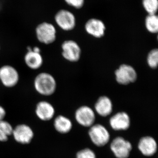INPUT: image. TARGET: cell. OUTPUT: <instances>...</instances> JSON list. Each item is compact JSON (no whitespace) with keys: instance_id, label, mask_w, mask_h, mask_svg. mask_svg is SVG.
<instances>
[{"instance_id":"cell-15","label":"cell","mask_w":158,"mask_h":158,"mask_svg":"<svg viewBox=\"0 0 158 158\" xmlns=\"http://www.w3.org/2000/svg\"><path fill=\"white\" fill-rule=\"evenodd\" d=\"M138 148L141 153L146 156H152L157 150V144L154 138L150 136L142 137L139 140Z\"/></svg>"},{"instance_id":"cell-8","label":"cell","mask_w":158,"mask_h":158,"mask_svg":"<svg viewBox=\"0 0 158 158\" xmlns=\"http://www.w3.org/2000/svg\"><path fill=\"white\" fill-rule=\"evenodd\" d=\"M76 120L85 127H90L95 121V112L88 106H83L78 108L75 113Z\"/></svg>"},{"instance_id":"cell-23","label":"cell","mask_w":158,"mask_h":158,"mask_svg":"<svg viewBox=\"0 0 158 158\" xmlns=\"http://www.w3.org/2000/svg\"><path fill=\"white\" fill-rule=\"evenodd\" d=\"M67 4L76 9H80L84 6L85 0H65Z\"/></svg>"},{"instance_id":"cell-13","label":"cell","mask_w":158,"mask_h":158,"mask_svg":"<svg viewBox=\"0 0 158 158\" xmlns=\"http://www.w3.org/2000/svg\"><path fill=\"white\" fill-rule=\"evenodd\" d=\"M55 112L53 106L46 101L39 102L35 108L36 116L42 121H48L52 119Z\"/></svg>"},{"instance_id":"cell-19","label":"cell","mask_w":158,"mask_h":158,"mask_svg":"<svg viewBox=\"0 0 158 158\" xmlns=\"http://www.w3.org/2000/svg\"><path fill=\"white\" fill-rule=\"evenodd\" d=\"M145 27L147 31L152 34L158 31V17L156 14H148L145 21Z\"/></svg>"},{"instance_id":"cell-11","label":"cell","mask_w":158,"mask_h":158,"mask_svg":"<svg viewBox=\"0 0 158 158\" xmlns=\"http://www.w3.org/2000/svg\"><path fill=\"white\" fill-rule=\"evenodd\" d=\"M55 20L57 25L64 31H71L75 27V17L72 13L68 10L59 11L56 14Z\"/></svg>"},{"instance_id":"cell-21","label":"cell","mask_w":158,"mask_h":158,"mask_svg":"<svg viewBox=\"0 0 158 158\" xmlns=\"http://www.w3.org/2000/svg\"><path fill=\"white\" fill-rule=\"evenodd\" d=\"M142 5L148 14H156L158 9V0H143Z\"/></svg>"},{"instance_id":"cell-10","label":"cell","mask_w":158,"mask_h":158,"mask_svg":"<svg viewBox=\"0 0 158 158\" xmlns=\"http://www.w3.org/2000/svg\"><path fill=\"white\" fill-rule=\"evenodd\" d=\"M12 135L18 143L27 144H30L33 140L34 132L28 125L20 124L13 128Z\"/></svg>"},{"instance_id":"cell-7","label":"cell","mask_w":158,"mask_h":158,"mask_svg":"<svg viewBox=\"0 0 158 158\" xmlns=\"http://www.w3.org/2000/svg\"><path fill=\"white\" fill-rule=\"evenodd\" d=\"M110 148L117 158H128L132 148L131 142L121 137L114 138L110 144Z\"/></svg>"},{"instance_id":"cell-6","label":"cell","mask_w":158,"mask_h":158,"mask_svg":"<svg viewBox=\"0 0 158 158\" xmlns=\"http://www.w3.org/2000/svg\"><path fill=\"white\" fill-rule=\"evenodd\" d=\"M62 57L72 62H78L81 55V49L77 43L73 40H67L62 43Z\"/></svg>"},{"instance_id":"cell-20","label":"cell","mask_w":158,"mask_h":158,"mask_svg":"<svg viewBox=\"0 0 158 158\" xmlns=\"http://www.w3.org/2000/svg\"><path fill=\"white\" fill-rule=\"evenodd\" d=\"M147 62L148 66L152 69L157 68L158 65V50L153 49L148 55Z\"/></svg>"},{"instance_id":"cell-9","label":"cell","mask_w":158,"mask_h":158,"mask_svg":"<svg viewBox=\"0 0 158 158\" xmlns=\"http://www.w3.org/2000/svg\"><path fill=\"white\" fill-rule=\"evenodd\" d=\"M24 56V62L28 68L33 70L39 69L43 64V58L38 47H29Z\"/></svg>"},{"instance_id":"cell-4","label":"cell","mask_w":158,"mask_h":158,"mask_svg":"<svg viewBox=\"0 0 158 158\" xmlns=\"http://www.w3.org/2000/svg\"><path fill=\"white\" fill-rule=\"evenodd\" d=\"M37 39L45 44L53 43L56 38V28L52 24L43 23L37 26L36 29Z\"/></svg>"},{"instance_id":"cell-18","label":"cell","mask_w":158,"mask_h":158,"mask_svg":"<svg viewBox=\"0 0 158 158\" xmlns=\"http://www.w3.org/2000/svg\"><path fill=\"white\" fill-rule=\"evenodd\" d=\"M13 128L8 121L2 120L0 121V142L8 141L9 136L12 135Z\"/></svg>"},{"instance_id":"cell-14","label":"cell","mask_w":158,"mask_h":158,"mask_svg":"<svg viewBox=\"0 0 158 158\" xmlns=\"http://www.w3.org/2000/svg\"><path fill=\"white\" fill-rule=\"evenodd\" d=\"M88 34L97 38H101L105 35L106 26L102 21L97 19L88 20L85 25Z\"/></svg>"},{"instance_id":"cell-16","label":"cell","mask_w":158,"mask_h":158,"mask_svg":"<svg viewBox=\"0 0 158 158\" xmlns=\"http://www.w3.org/2000/svg\"><path fill=\"white\" fill-rule=\"evenodd\" d=\"M113 103L111 99L107 96L100 97L94 105V110L99 116L107 117L113 111Z\"/></svg>"},{"instance_id":"cell-12","label":"cell","mask_w":158,"mask_h":158,"mask_svg":"<svg viewBox=\"0 0 158 158\" xmlns=\"http://www.w3.org/2000/svg\"><path fill=\"white\" fill-rule=\"evenodd\" d=\"M110 124L115 131H126L131 126V118L126 112H118L110 118Z\"/></svg>"},{"instance_id":"cell-1","label":"cell","mask_w":158,"mask_h":158,"mask_svg":"<svg viewBox=\"0 0 158 158\" xmlns=\"http://www.w3.org/2000/svg\"><path fill=\"white\" fill-rule=\"evenodd\" d=\"M34 88L37 93L43 96L53 94L57 89V82L53 75L46 72L39 73L34 81Z\"/></svg>"},{"instance_id":"cell-17","label":"cell","mask_w":158,"mask_h":158,"mask_svg":"<svg viewBox=\"0 0 158 158\" xmlns=\"http://www.w3.org/2000/svg\"><path fill=\"white\" fill-rule=\"evenodd\" d=\"M53 125L56 131L62 134L69 132L73 127L70 119L63 115L57 116L54 119Z\"/></svg>"},{"instance_id":"cell-2","label":"cell","mask_w":158,"mask_h":158,"mask_svg":"<svg viewBox=\"0 0 158 158\" xmlns=\"http://www.w3.org/2000/svg\"><path fill=\"white\" fill-rule=\"evenodd\" d=\"M115 78L118 84L127 85L134 83L138 78V74L135 69L128 64H122L115 70Z\"/></svg>"},{"instance_id":"cell-3","label":"cell","mask_w":158,"mask_h":158,"mask_svg":"<svg viewBox=\"0 0 158 158\" xmlns=\"http://www.w3.org/2000/svg\"><path fill=\"white\" fill-rule=\"evenodd\" d=\"M88 135L94 144L98 147H103L110 140V134L107 129L101 124H94L90 127Z\"/></svg>"},{"instance_id":"cell-22","label":"cell","mask_w":158,"mask_h":158,"mask_svg":"<svg viewBox=\"0 0 158 158\" xmlns=\"http://www.w3.org/2000/svg\"><path fill=\"white\" fill-rule=\"evenodd\" d=\"M76 158H96L95 153L90 148L81 150L77 153Z\"/></svg>"},{"instance_id":"cell-5","label":"cell","mask_w":158,"mask_h":158,"mask_svg":"<svg viewBox=\"0 0 158 158\" xmlns=\"http://www.w3.org/2000/svg\"><path fill=\"white\" fill-rule=\"evenodd\" d=\"M19 80L18 71L13 66L6 65L0 67V81L5 87L13 88L18 84Z\"/></svg>"},{"instance_id":"cell-24","label":"cell","mask_w":158,"mask_h":158,"mask_svg":"<svg viewBox=\"0 0 158 158\" xmlns=\"http://www.w3.org/2000/svg\"><path fill=\"white\" fill-rule=\"evenodd\" d=\"M6 115V110L5 108L0 105V121L4 120Z\"/></svg>"}]
</instances>
